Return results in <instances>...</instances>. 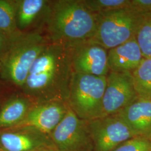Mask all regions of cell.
<instances>
[{"label":"cell","mask_w":151,"mask_h":151,"mask_svg":"<svg viewBox=\"0 0 151 151\" xmlns=\"http://www.w3.org/2000/svg\"><path fill=\"white\" fill-rule=\"evenodd\" d=\"M57 151H85L90 137L87 121L80 119L69 106L64 118L51 133Z\"/></svg>","instance_id":"cell-8"},{"label":"cell","mask_w":151,"mask_h":151,"mask_svg":"<svg viewBox=\"0 0 151 151\" xmlns=\"http://www.w3.org/2000/svg\"><path fill=\"white\" fill-rule=\"evenodd\" d=\"M87 124L95 151H113L125 142L135 138L116 114L87 121Z\"/></svg>","instance_id":"cell-6"},{"label":"cell","mask_w":151,"mask_h":151,"mask_svg":"<svg viewBox=\"0 0 151 151\" xmlns=\"http://www.w3.org/2000/svg\"><path fill=\"white\" fill-rule=\"evenodd\" d=\"M18 34L15 35H10L0 31V62L9 50L14 39Z\"/></svg>","instance_id":"cell-22"},{"label":"cell","mask_w":151,"mask_h":151,"mask_svg":"<svg viewBox=\"0 0 151 151\" xmlns=\"http://www.w3.org/2000/svg\"><path fill=\"white\" fill-rule=\"evenodd\" d=\"M129 8L140 15L151 12V0H130Z\"/></svg>","instance_id":"cell-21"},{"label":"cell","mask_w":151,"mask_h":151,"mask_svg":"<svg viewBox=\"0 0 151 151\" xmlns=\"http://www.w3.org/2000/svg\"><path fill=\"white\" fill-rule=\"evenodd\" d=\"M106 76L73 73L67 104L80 119L90 121L103 117Z\"/></svg>","instance_id":"cell-4"},{"label":"cell","mask_w":151,"mask_h":151,"mask_svg":"<svg viewBox=\"0 0 151 151\" xmlns=\"http://www.w3.org/2000/svg\"><path fill=\"white\" fill-rule=\"evenodd\" d=\"M32 105V101L24 95L8 100L0 110V129L19 125L26 118Z\"/></svg>","instance_id":"cell-15"},{"label":"cell","mask_w":151,"mask_h":151,"mask_svg":"<svg viewBox=\"0 0 151 151\" xmlns=\"http://www.w3.org/2000/svg\"><path fill=\"white\" fill-rule=\"evenodd\" d=\"M137 98L131 72L109 71L103 99V117L118 113Z\"/></svg>","instance_id":"cell-7"},{"label":"cell","mask_w":151,"mask_h":151,"mask_svg":"<svg viewBox=\"0 0 151 151\" xmlns=\"http://www.w3.org/2000/svg\"><path fill=\"white\" fill-rule=\"evenodd\" d=\"M70 49L74 73L95 76H107L108 50L91 40L76 44Z\"/></svg>","instance_id":"cell-9"},{"label":"cell","mask_w":151,"mask_h":151,"mask_svg":"<svg viewBox=\"0 0 151 151\" xmlns=\"http://www.w3.org/2000/svg\"><path fill=\"white\" fill-rule=\"evenodd\" d=\"M97 25V14L82 0H56L50 1L44 27L49 42L70 47L91 39Z\"/></svg>","instance_id":"cell-2"},{"label":"cell","mask_w":151,"mask_h":151,"mask_svg":"<svg viewBox=\"0 0 151 151\" xmlns=\"http://www.w3.org/2000/svg\"><path fill=\"white\" fill-rule=\"evenodd\" d=\"M0 151H3V150H1V149H0Z\"/></svg>","instance_id":"cell-24"},{"label":"cell","mask_w":151,"mask_h":151,"mask_svg":"<svg viewBox=\"0 0 151 151\" xmlns=\"http://www.w3.org/2000/svg\"><path fill=\"white\" fill-rule=\"evenodd\" d=\"M131 73L138 98L151 100V58H144Z\"/></svg>","instance_id":"cell-16"},{"label":"cell","mask_w":151,"mask_h":151,"mask_svg":"<svg viewBox=\"0 0 151 151\" xmlns=\"http://www.w3.org/2000/svg\"><path fill=\"white\" fill-rule=\"evenodd\" d=\"M0 149H1V148H0Z\"/></svg>","instance_id":"cell-26"},{"label":"cell","mask_w":151,"mask_h":151,"mask_svg":"<svg viewBox=\"0 0 151 151\" xmlns=\"http://www.w3.org/2000/svg\"><path fill=\"white\" fill-rule=\"evenodd\" d=\"M87 8L95 14L129 8L130 0H82Z\"/></svg>","instance_id":"cell-19"},{"label":"cell","mask_w":151,"mask_h":151,"mask_svg":"<svg viewBox=\"0 0 151 151\" xmlns=\"http://www.w3.org/2000/svg\"><path fill=\"white\" fill-rule=\"evenodd\" d=\"M49 42L40 32L19 34L0 62L1 78L21 88L32 65Z\"/></svg>","instance_id":"cell-3"},{"label":"cell","mask_w":151,"mask_h":151,"mask_svg":"<svg viewBox=\"0 0 151 151\" xmlns=\"http://www.w3.org/2000/svg\"><path fill=\"white\" fill-rule=\"evenodd\" d=\"M15 2L16 25L19 32H29V29L39 22L44 27L50 1L20 0Z\"/></svg>","instance_id":"cell-14"},{"label":"cell","mask_w":151,"mask_h":151,"mask_svg":"<svg viewBox=\"0 0 151 151\" xmlns=\"http://www.w3.org/2000/svg\"><path fill=\"white\" fill-rule=\"evenodd\" d=\"M55 151L53 150V149H51V148H49L48 147H44V148H41V149H39V150H37V151Z\"/></svg>","instance_id":"cell-23"},{"label":"cell","mask_w":151,"mask_h":151,"mask_svg":"<svg viewBox=\"0 0 151 151\" xmlns=\"http://www.w3.org/2000/svg\"><path fill=\"white\" fill-rule=\"evenodd\" d=\"M0 134V148L4 151H35L47 147L43 134L29 127H14Z\"/></svg>","instance_id":"cell-12"},{"label":"cell","mask_w":151,"mask_h":151,"mask_svg":"<svg viewBox=\"0 0 151 151\" xmlns=\"http://www.w3.org/2000/svg\"><path fill=\"white\" fill-rule=\"evenodd\" d=\"M145 58L135 38L108 50L109 71L129 72L136 69Z\"/></svg>","instance_id":"cell-13"},{"label":"cell","mask_w":151,"mask_h":151,"mask_svg":"<svg viewBox=\"0 0 151 151\" xmlns=\"http://www.w3.org/2000/svg\"><path fill=\"white\" fill-rule=\"evenodd\" d=\"M113 151H151L148 139L135 137L125 142Z\"/></svg>","instance_id":"cell-20"},{"label":"cell","mask_w":151,"mask_h":151,"mask_svg":"<svg viewBox=\"0 0 151 151\" xmlns=\"http://www.w3.org/2000/svg\"><path fill=\"white\" fill-rule=\"evenodd\" d=\"M73 73L69 48L49 42L32 65L21 89L34 104L67 103Z\"/></svg>","instance_id":"cell-1"},{"label":"cell","mask_w":151,"mask_h":151,"mask_svg":"<svg viewBox=\"0 0 151 151\" xmlns=\"http://www.w3.org/2000/svg\"><path fill=\"white\" fill-rule=\"evenodd\" d=\"M69 105L67 103L50 101L34 104L25 119L15 127H29L44 134H51L64 118Z\"/></svg>","instance_id":"cell-10"},{"label":"cell","mask_w":151,"mask_h":151,"mask_svg":"<svg viewBox=\"0 0 151 151\" xmlns=\"http://www.w3.org/2000/svg\"><path fill=\"white\" fill-rule=\"evenodd\" d=\"M135 38L144 58H151V12L141 16Z\"/></svg>","instance_id":"cell-18"},{"label":"cell","mask_w":151,"mask_h":151,"mask_svg":"<svg viewBox=\"0 0 151 151\" xmlns=\"http://www.w3.org/2000/svg\"><path fill=\"white\" fill-rule=\"evenodd\" d=\"M15 1L0 0V31L10 35H15L20 32L16 21Z\"/></svg>","instance_id":"cell-17"},{"label":"cell","mask_w":151,"mask_h":151,"mask_svg":"<svg viewBox=\"0 0 151 151\" xmlns=\"http://www.w3.org/2000/svg\"><path fill=\"white\" fill-rule=\"evenodd\" d=\"M116 115L135 137L151 138V100L137 98Z\"/></svg>","instance_id":"cell-11"},{"label":"cell","mask_w":151,"mask_h":151,"mask_svg":"<svg viewBox=\"0 0 151 151\" xmlns=\"http://www.w3.org/2000/svg\"><path fill=\"white\" fill-rule=\"evenodd\" d=\"M0 88H1V85H0Z\"/></svg>","instance_id":"cell-25"},{"label":"cell","mask_w":151,"mask_h":151,"mask_svg":"<svg viewBox=\"0 0 151 151\" xmlns=\"http://www.w3.org/2000/svg\"><path fill=\"white\" fill-rule=\"evenodd\" d=\"M97 14V25L92 42L109 50L135 38L142 15L129 8Z\"/></svg>","instance_id":"cell-5"}]
</instances>
